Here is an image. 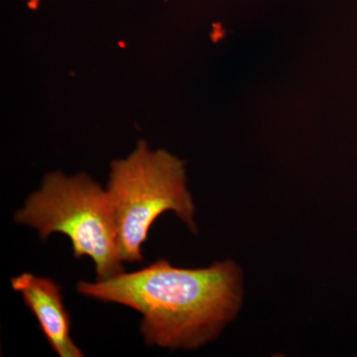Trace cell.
Wrapping results in <instances>:
<instances>
[{"instance_id":"6da1fadb","label":"cell","mask_w":357,"mask_h":357,"mask_svg":"<svg viewBox=\"0 0 357 357\" xmlns=\"http://www.w3.org/2000/svg\"><path fill=\"white\" fill-rule=\"evenodd\" d=\"M77 291L141 312L148 345L197 349L236 318L243 306V272L232 260L184 269L161 259L132 273L79 282Z\"/></svg>"},{"instance_id":"7a4b0ae2","label":"cell","mask_w":357,"mask_h":357,"mask_svg":"<svg viewBox=\"0 0 357 357\" xmlns=\"http://www.w3.org/2000/svg\"><path fill=\"white\" fill-rule=\"evenodd\" d=\"M107 192L122 261L142 262V244L165 211H174L197 234L184 165L173 155L140 143L128 159L112 163Z\"/></svg>"},{"instance_id":"3957f363","label":"cell","mask_w":357,"mask_h":357,"mask_svg":"<svg viewBox=\"0 0 357 357\" xmlns=\"http://www.w3.org/2000/svg\"><path fill=\"white\" fill-rule=\"evenodd\" d=\"M14 218L38 230L42 239L55 232L69 237L75 258L95 262L98 281L124 271L107 192L86 174H48Z\"/></svg>"},{"instance_id":"277c9868","label":"cell","mask_w":357,"mask_h":357,"mask_svg":"<svg viewBox=\"0 0 357 357\" xmlns=\"http://www.w3.org/2000/svg\"><path fill=\"white\" fill-rule=\"evenodd\" d=\"M26 306L38 321L40 328L53 351L61 357H83L70 335V316L63 304L60 286L55 281L23 273L11 279Z\"/></svg>"}]
</instances>
